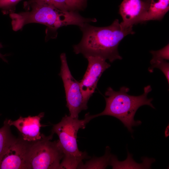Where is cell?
I'll return each mask as SVG.
<instances>
[{
  "instance_id": "obj_1",
  "label": "cell",
  "mask_w": 169,
  "mask_h": 169,
  "mask_svg": "<svg viewBox=\"0 0 169 169\" xmlns=\"http://www.w3.org/2000/svg\"><path fill=\"white\" fill-rule=\"evenodd\" d=\"M79 27L82 37L79 43L73 46L74 52L86 58L98 56L110 62L122 59L118 51L119 44L125 36L135 33L132 28L122 26L118 19L108 26L95 27L86 23Z\"/></svg>"
},
{
  "instance_id": "obj_2",
  "label": "cell",
  "mask_w": 169,
  "mask_h": 169,
  "mask_svg": "<svg viewBox=\"0 0 169 169\" xmlns=\"http://www.w3.org/2000/svg\"><path fill=\"white\" fill-rule=\"evenodd\" d=\"M152 90L150 85L144 88L142 95L135 96L129 95V89L126 87L120 88L119 91H114L108 87L105 93L106 106L104 110L100 113L89 115L90 120L102 115H110L120 120L129 131L132 133V127L141 125L140 120L136 121L134 117L136 111L141 106L147 105L155 109L151 102L152 98L148 99L147 95Z\"/></svg>"
},
{
  "instance_id": "obj_3",
  "label": "cell",
  "mask_w": 169,
  "mask_h": 169,
  "mask_svg": "<svg viewBox=\"0 0 169 169\" xmlns=\"http://www.w3.org/2000/svg\"><path fill=\"white\" fill-rule=\"evenodd\" d=\"M90 120L88 113L81 120L66 115L59 122L54 125L52 133L58 135L64 154L59 169L78 168L83 160L88 158L86 152L79 150L77 138L79 129H84Z\"/></svg>"
},
{
  "instance_id": "obj_4",
  "label": "cell",
  "mask_w": 169,
  "mask_h": 169,
  "mask_svg": "<svg viewBox=\"0 0 169 169\" xmlns=\"http://www.w3.org/2000/svg\"><path fill=\"white\" fill-rule=\"evenodd\" d=\"M30 7L32 8L30 11L9 14L14 31L21 29L26 24L37 23L45 25L49 30L56 32L59 28L72 23L73 17L70 12L42 3H32L26 8Z\"/></svg>"
},
{
  "instance_id": "obj_5",
  "label": "cell",
  "mask_w": 169,
  "mask_h": 169,
  "mask_svg": "<svg viewBox=\"0 0 169 169\" xmlns=\"http://www.w3.org/2000/svg\"><path fill=\"white\" fill-rule=\"evenodd\" d=\"M53 134L30 144L28 162L29 169H59L64 154L58 140L52 141Z\"/></svg>"
},
{
  "instance_id": "obj_6",
  "label": "cell",
  "mask_w": 169,
  "mask_h": 169,
  "mask_svg": "<svg viewBox=\"0 0 169 169\" xmlns=\"http://www.w3.org/2000/svg\"><path fill=\"white\" fill-rule=\"evenodd\" d=\"M60 59L61 66L59 75L64 84L66 106L69 110V116L74 118H78L80 112L87 109V103L84 99L79 82L75 79L71 73L65 53L61 54Z\"/></svg>"
},
{
  "instance_id": "obj_7",
  "label": "cell",
  "mask_w": 169,
  "mask_h": 169,
  "mask_svg": "<svg viewBox=\"0 0 169 169\" xmlns=\"http://www.w3.org/2000/svg\"><path fill=\"white\" fill-rule=\"evenodd\" d=\"M28 142L16 139L0 157V169H29Z\"/></svg>"
},
{
  "instance_id": "obj_8",
  "label": "cell",
  "mask_w": 169,
  "mask_h": 169,
  "mask_svg": "<svg viewBox=\"0 0 169 169\" xmlns=\"http://www.w3.org/2000/svg\"><path fill=\"white\" fill-rule=\"evenodd\" d=\"M87 70L79 82L85 102L87 103L94 93L98 81L103 72L110 66L106 60L98 56H89Z\"/></svg>"
},
{
  "instance_id": "obj_9",
  "label": "cell",
  "mask_w": 169,
  "mask_h": 169,
  "mask_svg": "<svg viewBox=\"0 0 169 169\" xmlns=\"http://www.w3.org/2000/svg\"><path fill=\"white\" fill-rule=\"evenodd\" d=\"M119 12L122 19L121 25L125 28H132L134 25L144 22L146 5L143 0H123Z\"/></svg>"
},
{
  "instance_id": "obj_10",
  "label": "cell",
  "mask_w": 169,
  "mask_h": 169,
  "mask_svg": "<svg viewBox=\"0 0 169 169\" xmlns=\"http://www.w3.org/2000/svg\"><path fill=\"white\" fill-rule=\"evenodd\" d=\"M44 116V113L41 112L35 116L26 117L20 116L14 121L8 120V122L10 126H14L20 132L24 140L33 142L40 140L42 137L40 132L42 126L40 121Z\"/></svg>"
},
{
  "instance_id": "obj_11",
  "label": "cell",
  "mask_w": 169,
  "mask_h": 169,
  "mask_svg": "<svg viewBox=\"0 0 169 169\" xmlns=\"http://www.w3.org/2000/svg\"><path fill=\"white\" fill-rule=\"evenodd\" d=\"M146 7L144 22L162 19L169 9V0H143Z\"/></svg>"
},
{
  "instance_id": "obj_12",
  "label": "cell",
  "mask_w": 169,
  "mask_h": 169,
  "mask_svg": "<svg viewBox=\"0 0 169 169\" xmlns=\"http://www.w3.org/2000/svg\"><path fill=\"white\" fill-rule=\"evenodd\" d=\"M33 3L46 4L64 11L80 10L74 0H29L24 3V7L26 8Z\"/></svg>"
},
{
  "instance_id": "obj_13",
  "label": "cell",
  "mask_w": 169,
  "mask_h": 169,
  "mask_svg": "<svg viewBox=\"0 0 169 169\" xmlns=\"http://www.w3.org/2000/svg\"><path fill=\"white\" fill-rule=\"evenodd\" d=\"M10 126L8 120L6 119L4 121L3 126L0 128V158L16 139L12 134Z\"/></svg>"
},
{
  "instance_id": "obj_14",
  "label": "cell",
  "mask_w": 169,
  "mask_h": 169,
  "mask_svg": "<svg viewBox=\"0 0 169 169\" xmlns=\"http://www.w3.org/2000/svg\"><path fill=\"white\" fill-rule=\"evenodd\" d=\"M110 148L106 147L105 153L102 157L94 158L87 162L84 165L81 163L78 168L84 169H105L109 165L111 155L110 153Z\"/></svg>"
},
{
  "instance_id": "obj_15",
  "label": "cell",
  "mask_w": 169,
  "mask_h": 169,
  "mask_svg": "<svg viewBox=\"0 0 169 169\" xmlns=\"http://www.w3.org/2000/svg\"><path fill=\"white\" fill-rule=\"evenodd\" d=\"M152 58L150 61L152 65L157 62L169 59V44H168L162 49L157 51L151 50Z\"/></svg>"
},
{
  "instance_id": "obj_16",
  "label": "cell",
  "mask_w": 169,
  "mask_h": 169,
  "mask_svg": "<svg viewBox=\"0 0 169 169\" xmlns=\"http://www.w3.org/2000/svg\"><path fill=\"white\" fill-rule=\"evenodd\" d=\"M21 0H0V9L4 14L14 12L16 5Z\"/></svg>"
},
{
  "instance_id": "obj_17",
  "label": "cell",
  "mask_w": 169,
  "mask_h": 169,
  "mask_svg": "<svg viewBox=\"0 0 169 169\" xmlns=\"http://www.w3.org/2000/svg\"><path fill=\"white\" fill-rule=\"evenodd\" d=\"M155 68H158L161 70L164 74L166 78L168 84L169 83V64L166 60H164L156 62L152 65L149 68L148 71L153 72Z\"/></svg>"
},
{
  "instance_id": "obj_18",
  "label": "cell",
  "mask_w": 169,
  "mask_h": 169,
  "mask_svg": "<svg viewBox=\"0 0 169 169\" xmlns=\"http://www.w3.org/2000/svg\"><path fill=\"white\" fill-rule=\"evenodd\" d=\"M80 10H82L84 7L86 0H74Z\"/></svg>"
},
{
  "instance_id": "obj_19",
  "label": "cell",
  "mask_w": 169,
  "mask_h": 169,
  "mask_svg": "<svg viewBox=\"0 0 169 169\" xmlns=\"http://www.w3.org/2000/svg\"><path fill=\"white\" fill-rule=\"evenodd\" d=\"M3 45L2 44L0 43V49L3 47ZM0 58H1L5 62H8V61L7 59L5 58V55L2 54L0 53Z\"/></svg>"
},
{
  "instance_id": "obj_20",
  "label": "cell",
  "mask_w": 169,
  "mask_h": 169,
  "mask_svg": "<svg viewBox=\"0 0 169 169\" xmlns=\"http://www.w3.org/2000/svg\"><path fill=\"white\" fill-rule=\"evenodd\" d=\"M169 125L166 127L165 132V135L166 137H167L169 136Z\"/></svg>"
}]
</instances>
